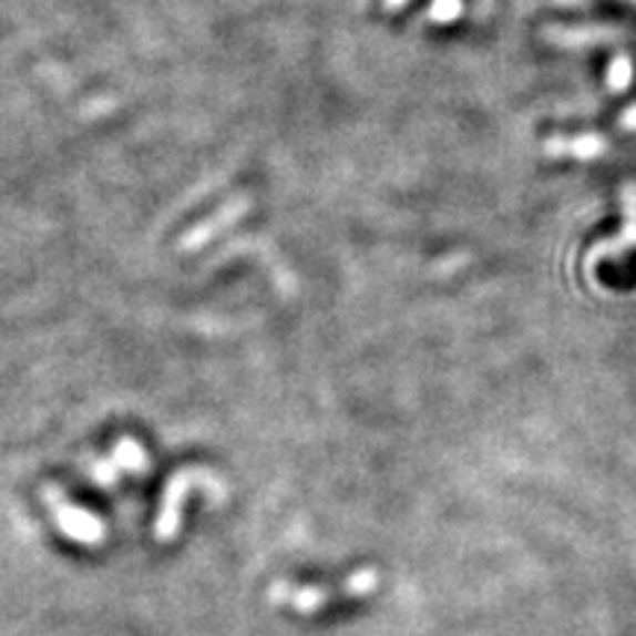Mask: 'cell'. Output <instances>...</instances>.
<instances>
[{
	"label": "cell",
	"mask_w": 636,
	"mask_h": 636,
	"mask_svg": "<svg viewBox=\"0 0 636 636\" xmlns=\"http://www.w3.org/2000/svg\"><path fill=\"white\" fill-rule=\"evenodd\" d=\"M195 483H218L209 474L198 472V469H186V472L174 474V481L168 483V490H165L163 499V510H160V516H156V540L160 542H172L181 531V513H183V501L189 495V490Z\"/></svg>",
	"instance_id": "cell-3"
},
{
	"label": "cell",
	"mask_w": 636,
	"mask_h": 636,
	"mask_svg": "<svg viewBox=\"0 0 636 636\" xmlns=\"http://www.w3.org/2000/svg\"><path fill=\"white\" fill-rule=\"evenodd\" d=\"M44 504L51 507L53 522H57V527H60L69 540L80 542V545H86V548H101V545H104L106 540L104 522H101L95 513H89V510L71 504L57 486H44Z\"/></svg>",
	"instance_id": "cell-2"
},
{
	"label": "cell",
	"mask_w": 636,
	"mask_h": 636,
	"mask_svg": "<svg viewBox=\"0 0 636 636\" xmlns=\"http://www.w3.org/2000/svg\"><path fill=\"white\" fill-rule=\"evenodd\" d=\"M380 584V575L375 568H360L353 572L351 577H345L339 586H321V584H286V581H277L268 589V602L280 604V607H293L295 613H304V616H312L321 607L334 602H342V598H362V595L375 593V586Z\"/></svg>",
	"instance_id": "cell-1"
},
{
	"label": "cell",
	"mask_w": 636,
	"mask_h": 636,
	"mask_svg": "<svg viewBox=\"0 0 636 636\" xmlns=\"http://www.w3.org/2000/svg\"><path fill=\"white\" fill-rule=\"evenodd\" d=\"M457 12H460V0H437V7H433V18H439V21L454 18Z\"/></svg>",
	"instance_id": "cell-6"
},
{
	"label": "cell",
	"mask_w": 636,
	"mask_h": 636,
	"mask_svg": "<svg viewBox=\"0 0 636 636\" xmlns=\"http://www.w3.org/2000/svg\"><path fill=\"white\" fill-rule=\"evenodd\" d=\"M630 78H634V71H630V62L625 60V57H619V60H616L611 65L607 83H611V86L616 89V92H622V89L630 86Z\"/></svg>",
	"instance_id": "cell-5"
},
{
	"label": "cell",
	"mask_w": 636,
	"mask_h": 636,
	"mask_svg": "<svg viewBox=\"0 0 636 636\" xmlns=\"http://www.w3.org/2000/svg\"><path fill=\"white\" fill-rule=\"evenodd\" d=\"M625 127H636V106H630L628 112H625V121H622Z\"/></svg>",
	"instance_id": "cell-7"
},
{
	"label": "cell",
	"mask_w": 636,
	"mask_h": 636,
	"mask_svg": "<svg viewBox=\"0 0 636 636\" xmlns=\"http://www.w3.org/2000/svg\"><path fill=\"white\" fill-rule=\"evenodd\" d=\"M548 151L551 154L568 151V154H575V156H581V160H586V156H595L598 151H602V139L584 136V139H575V142H566V145H554V142H551Z\"/></svg>",
	"instance_id": "cell-4"
}]
</instances>
